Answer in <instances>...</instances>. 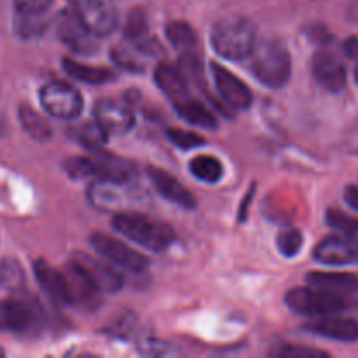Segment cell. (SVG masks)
I'll use <instances>...</instances> for the list:
<instances>
[{
	"instance_id": "1",
	"label": "cell",
	"mask_w": 358,
	"mask_h": 358,
	"mask_svg": "<svg viewBox=\"0 0 358 358\" xmlns=\"http://www.w3.org/2000/svg\"><path fill=\"white\" fill-rule=\"evenodd\" d=\"M250 70L264 86H285L292 73V58L282 38L275 35L257 38L250 52Z\"/></svg>"
},
{
	"instance_id": "2",
	"label": "cell",
	"mask_w": 358,
	"mask_h": 358,
	"mask_svg": "<svg viewBox=\"0 0 358 358\" xmlns=\"http://www.w3.org/2000/svg\"><path fill=\"white\" fill-rule=\"evenodd\" d=\"M257 42V30L248 17L229 16L213 27L212 45L226 59H245Z\"/></svg>"
},
{
	"instance_id": "3",
	"label": "cell",
	"mask_w": 358,
	"mask_h": 358,
	"mask_svg": "<svg viewBox=\"0 0 358 358\" xmlns=\"http://www.w3.org/2000/svg\"><path fill=\"white\" fill-rule=\"evenodd\" d=\"M112 224L122 236L152 252L166 250L175 240V233L170 226L159 220L149 219L142 213L121 212L114 217Z\"/></svg>"
},
{
	"instance_id": "4",
	"label": "cell",
	"mask_w": 358,
	"mask_h": 358,
	"mask_svg": "<svg viewBox=\"0 0 358 358\" xmlns=\"http://www.w3.org/2000/svg\"><path fill=\"white\" fill-rule=\"evenodd\" d=\"M287 306L297 315L310 318L329 317V315H341L352 310V301L341 294L327 292V290L317 289V287H306V289H294L285 297Z\"/></svg>"
},
{
	"instance_id": "5",
	"label": "cell",
	"mask_w": 358,
	"mask_h": 358,
	"mask_svg": "<svg viewBox=\"0 0 358 358\" xmlns=\"http://www.w3.org/2000/svg\"><path fill=\"white\" fill-rule=\"evenodd\" d=\"M65 170L72 177H91L98 182L126 184L135 173V168L114 156H77L65 161Z\"/></svg>"
},
{
	"instance_id": "6",
	"label": "cell",
	"mask_w": 358,
	"mask_h": 358,
	"mask_svg": "<svg viewBox=\"0 0 358 358\" xmlns=\"http://www.w3.org/2000/svg\"><path fill=\"white\" fill-rule=\"evenodd\" d=\"M80 23L94 35L105 37L117 28L119 16L112 0H70Z\"/></svg>"
},
{
	"instance_id": "7",
	"label": "cell",
	"mask_w": 358,
	"mask_h": 358,
	"mask_svg": "<svg viewBox=\"0 0 358 358\" xmlns=\"http://www.w3.org/2000/svg\"><path fill=\"white\" fill-rule=\"evenodd\" d=\"M91 245L94 250L101 255L107 262L112 266L126 269L131 273H142L149 268V259L140 252L133 250L126 243H122L117 238L110 236V234L94 233L91 236Z\"/></svg>"
},
{
	"instance_id": "8",
	"label": "cell",
	"mask_w": 358,
	"mask_h": 358,
	"mask_svg": "<svg viewBox=\"0 0 358 358\" xmlns=\"http://www.w3.org/2000/svg\"><path fill=\"white\" fill-rule=\"evenodd\" d=\"M41 105L51 117L76 119L83 112V98L65 83H48L41 90Z\"/></svg>"
},
{
	"instance_id": "9",
	"label": "cell",
	"mask_w": 358,
	"mask_h": 358,
	"mask_svg": "<svg viewBox=\"0 0 358 358\" xmlns=\"http://www.w3.org/2000/svg\"><path fill=\"white\" fill-rule=\"evenodd\" d=\"M315 261L325 266L358 264V238L350 234H331L315 247Z\"/></svg>"
},
{
	"instance_id": "10",
	"label": "cell",
	"mask_w": 358,
	"mask_h": 358,
	"mask_svg": "<svg viewBox=\"0 0 358 358\" xmlns=\"http://www.w3.org/2000/svg\"><path fill=\"white\" fill-rule=\"evenodd\" d=\"M41 322V310L24 299L0 301V332H28Z\"/></svg>"
},
{
	"instance_id": "11",
	"label": "cell",
	"mask_w": 358,
	"mask_h": 358,
	"mask_svg": "<svg viewBox=\"0 0 358 358\" xmlns=\"http://www.w3.org/2000/svg\"><path fill=\"white\" fill-rule=\"evenodd\" d=\"M313 77L329 93H341L346 87V69L334 51L322 49L313 56Z\"/></svg>"
},
{
	"instance_id": "12",
	"label": "cell",
	"mask_w": 358,
	"mask_h": 358,
	"mask_svg": "<svg viewBox=\"0 0 358 358\" xmlns=\"http://www.w3.org/2000/svg\"><path fill=\"white\" fill-rule=\"evenodd\" d=\"M94 121L96 124L110 135H126L135 124V115L128 105L117 100H100L94 105Z\"/></svg>"
},
{
	"instance_id": "13",
	"label": "cell",
	"mask_w": 358,
	"mask_h": 358,
	"mask_svg": "<svg viewBox=\"0 0 358 358\" xmlns=\"http://www.w3.org/2000/svg\"><path fill=\"white\" fill-rule=\"evenodd\" d=\"M212 73L213 83H215L219 96L222 98L224 103L229 105L234 110H245V108L250 107L252 93L240 77H236L233 72H229L224 66L217 65V63L212 65Z\"/></svg>"
},
{
	"instance_id": "14",
	"label": "cell",
	"mask_w": 358,
	"mask_h": 358,
	"mask_svg": "<svg viewBox=\"0 0 358 358\" xmlns=\"http://www.w3.org/2000/svg\"><path fill=\"white\" fill-rule=\"evenodd\" d=\"M56 31L65 45H69L76 52H87L94 51V35L80 23L79 17L76 16L73 10H62L56 16Z\"/></svg>"
},
{
	"instance_id": "15",
	"label": "cell",
	"mask_w": 358,
	"mask_h": 358,
	"mask_svg": "<svg viewBox=\"0 0 358 358\" xmlns=\"http://www.w3.org/2000/svg\"><path fill=\"white\" fill-rule=\"evenodd\" d=\"M304 331L311 332L320 338L332 339L341 343L358 341V322L355 318L339 317V315H329V317L315 318L311 324L304 327Z\"/></svg>"
},
{
	"instance_id": "16",
	"label": "cell",
	"mask_w": 358,
	"mask_h": 358,
	"mask_svg": "<svg viewBox=\"0 0 358 358\" xmlns=\"http://www.w3.org/2000/svg\"><path fill=\"white\" fill-rule=\"evenodd\" d=\"M72 262H76L86 273L87 278L94 283V287L100 292H117L121 289L122 280L117 275V271L112 268L110 262L98 261L87 254H76Z\"/></svg>"
},
{
	"instance_id": "17",
	"label": "cell",
	"mask_w": 358,
	"mask_h": 358,
	"mask_svg": "<svg viewBox=\"0 0 358 358\" xmlns=\"http://www.w3.org/2000/svg\"><path fill=\"white\" fill-rule=\"evenodd\" d=\"M63 276H65L66 289H69L70 303L87 308L96 306L101 292L94 287V283L87 278L86 273L76 262H69L66 269L63 271Z\"/></svg>"
},
{
	"instance_id": "18",
	"label": "cell",
	"mask_w": 358,
	"mask_h": 358,
	"mask_svg": "<svg viewBox=\"0 0 358 358\" xmlns=\"http://www.w3.org/2000/svg\"><path fill=\"white\" fill-rule=\"evenodd\" d=\"M149 173L150 182L156 187V191L163 196L164 199L171 201L173 205L182 206V208H194L196 199L184 185L178 180H175L170 173L159 170V168H149L147 170Z\"/></svg>"
},
{
	"instance_id": "19",
	"label": "cell",
	"mask_w": 358,
	"mask_h": 358,
	"mask_svg": "<svg viewBox=\"0 0 358 358\" xmlns=\"http://www.w3.org/2000/svg\"><path fill=\"white\" fill-rule=\"evenodd\" d=\"M34 273L37 282L41 283L42 290L49 296V299L55 301L56 304L72 306L63 271H58V269L51 268V266L45 264L44 261H35Z\"/></svg>"
},
{
	"instance_id": "20",
	"label": "cell",
	"mask_w": 358,
	"mask_h": 358,
	"mask_svg": "<svg viewBox=\"0 0 358 358\" xmlns=\"http://www.w3.org/2000/svg\"><path fill=\"white\" fill-rule=\"evenodd\" d=\"M306 282L308 285L327 290V292L341 294V296L358 292V276L352 275V273L313 271L308 275Z\"/></svg>"
},
{
	"instance_id": "21",
	"label": "cell",
	"mask_w": 358,
	"mask_h": 358,
	"mask_svg": "<svg viewBox=\"0 0 358 358\" xmlns=\"http://www.w3.org/2000/svg\"><path fill=\"white\" fill-rule=\"evenodd\" d=\"M154 79H156L157 87L163 91L168 96V100L171 103H178V101L189 98V86L185 77L182 76V72H178V69L171 65H159L154 73Z\"/></svg>"
},
{
	"instance_id": "22",
	"label": "cell",
	"mask_w": 358,
	"mask_h": 358,
	"mask_svg": "<svg viewBox=\"0 0 358 358\" xmlns=\"http://www.w3.org/2000/svg\"><path fill=\"white\" fill-rule=\"evenodd\" d=\"M175 110L178 112L180 117H184L185 121L192 122L196 126H201V128H217V119L201 101H198L196 98L189 96L185 100L178 101L173 105Z\"/></svg>"
},
{
	"instance_id": "23",
	"label": "cell",
	"mask_w": 358,
	"mask_h": 358,
	"mask_svg": "<svg viewBox=\"0 0 358 358\" xmlns=\"http://www.w3.org/2000/svg\"><path fill=\"white\" fill-rule=\"evenodd\" d=\"M63 69H65V72L69 73L70 77L86 84H103L114 77V73H112L110 70L101 69V66L84 65V63L76 62V59L72 58L63 59Z\"/></svg>"
},
{
	"instance_id": "24",
	"label": "cell",
	"mask_w": 358,
	"mask_h": 358,
	"mask_svg": "<svg viewBox=\"0 0 358 358\" xmlns=\"http://www.w3.org/2000/svg\"><path fill=\"white\" fill-rule=\"evenodd\" d=\"M20 121L24 131L31 138L38 140V142H44V140L51 138V126H49V122L42 115H38V112L28 107V105H23L20 108Z\"/></svg>"
},
{
	"instance_id": "25",
	"label": "cell",
	"mask_w": 358,
	"mask_h": 358,
	"mask_svg": "<svg viewBox=\"0 0 358 358\" xmlns=\"http://www.w3.org/2000/svg\"><path fill=\"white\" fill-rule=\"evenodd\" d=\"M191 173L198 180L206 182V184H215L222 178V163L213 156H198L191 161L189 166Z\"/></svg>"
},
{
	"instance_id": "26",
	"label": "cell",
	"mask_w": 358,
	"mask_h": 358,
	"mask_svg": "<svg viewBox=\"0 0 358 358\" xmlns=\"http://www.w3.org/2000/svg\"><path fill=\"white\" fill-rule=\"evenodd\" d=\"M166 37L175 49L185 52L191 51L196 45V42H198L196 31L185 21H171L166 27Z\"/></svg>"
},
{
	"instance_id": "27",
	"label": "cell",
	"mask_w": 358,
	"mask_h": 358,
	"mask_svg": "<svg viewBox=\"0 0 358 358\" xmlns=\"http://www.w3.org/2000/svg\"><path fill=\"white\" fill-rule=\"evenodd\" d=\"M72 136L77 142L83 143V145L90 147V149H98V147H101L108 140V135L96 124V121L73 126Z\"/></svg>"
},
{
	"instance_id": "28",
	"label": "cell",
	"mask_w": 358,
	"mask_h": 358,
	"mask_svg": "<svg viewBox=\"0 0 358 358\" xmlns=\"http://www.w3.org/2000/svg\"><path fill=\"white\" fill-rule=\"evenodd\" d=\"M327 224L332 229L339 231L343 234H350V236L358 238V219L348 215V213L341 212L338 208H331L327 212Z\"/></svg>"
},
{
	"instance_id": "29",
	"label": "cell",
	"mask_w": 358,
	"mask_h": 358,
	"mask_svg": "<svg viewBox=\"0 0 358 358\" xmlns=\"http://www.w3.org/2000/svg\"><path fill=\"white\" fill-rule=\"evenodd\" d=\"M45 28V21L42 20V14H28L17 13L16 10V31L23 38H30L34 35L42 34Z\"/></svg>"
},
{
	"instance_id": "30",
	"label": "cell",
	"mask_w": 358,
	"mask_h": 358,
	"mask_svg": "<svg viewBox=\"0 0 358 358\" xmlns=\"http://www.w3.org/2000/svg\"><path fill=\"white\" fill-rule=\"evenodd\" d=\"M147 31H149V28H147L145 14H143L142 10H135V13L129 14L124 27L126 37H128L131 42H135V44L140 45L143 41L149 38L147 37Z\"/></svg>"
},
{
	"instance_id": "31",
	"label": "cell",
	"mask_w": 358,
	"mask_h": 358,
	"mask_svg": "<svg viewBox=\"0 0 358 358\" xmlns=\"http://www.w3.org/2000/svg\"><path fill=\"white\" fill-rule=\"evenodd\" d=\"M276 247L285 257H296L303 247V234L299 229H285L276 238Z\"/></svg>"
},
{
	"instance_id": "32",
	"label": "cell",
	"mask_w": 358,
	"mask_h": 358,
	"mask_svg": "<svg viewBox=\"0 0 358 358\" xmlns=\"http://www.w3.org/2000/svg\"><path fill=\"white\" fill-rule=\"evenodd\" d=\"M166 135L175 145L180 147V149L184 150L194 149V147L203 145V143H205V138H203V136L196 135V133L192 131H185V129H180V128H168Z\"/></svg>"
},
{
	"instance_id": "33",
	"label": "cell",
	"mask_w": 358,
	"mask_h": 358,
	"mask_svg": "<svg viewBox=\"0 0 358 358\" xmlns=\"http://www.w3.org/2000/svg\"><path fill=\"white\" fill-rule=\"evenodd\" d=\"M275 357L280 358H325L329 357L325 352L315 348H304V346H283L276 350Z\"/></svg>"
},
{
	"instance_id": "34",
	"label": "cell",
	"mask_w": 358,
	"mask_h": 358,
	"mask_svg": "<svg viewBox=\"0 0 358 358\" xmlns=\"http://www.w3.org/2000/svg\"><path fill=\"white\" fill-rule=\"evenodd\" d=\"M51 2L52 0H14V6H16L17 13L44 14Z\"/></svg>"
},
{
	"instance_id": "35",
	"label": "cell",
	"mask_w": 358,
	"mask_h": 358,
	"mask_svg": "<svg viewBox=\"0 0 358 358\" xmlns=\"http://www.w3.org/2000/svg\"><path fill=\"white\" fill-rule=\"evenodd\" d=\"M140 352L143 355H150V357H164V355H170V345L163 341H157V339H145L138 345Z\"/></svg>"
},
{
	"instance_id": "36",
	"label": "cell",
	"mask_w": 358,
	"mask_h": 358,
	"mask_svg": "<svg viewBox=\"0 0 358 358\" xmlns=\"http://www.w3.org/2000/svg\"><path fill=\"white\" fill-rule=\"evenodd\" d=\"M114 59L119 66H124L126 70H133V72H135V70H142V66L136 62V58H133V56L129 55V51H126V49H115Z\"/></svg>"
},
{
	"instance_id": "37",
	"label": "cell",
	"mask_w": 358,
	"mask_h": 358,
	"mask_svg": "<svg viewBox=\"0 0 358 358\" xmlns=\"http://www.w3.org/2000/svg\"><path fill=\"white\" fill-rule=\"evenodd\" d=\"M345 199L353 210L358 212V185H348L345 189Z\"/></svg>"
},
{
	"instance_id": "38",
	"label": "cell",
	"mask_w": 358,
	"mask_h": 358,
	"mask_svg": "<svg viewBox=\"0 0 358 358\" xmlns=\"http://www.w3.org/2000/svg\"><path fill=\"white\" fill-rule=\"evenodd\" d=\"M346 145H348L350 152L358 154V124L353 126L346 135Z\"/></svg>"
},
{
	"instance_id": "39",
	"label": "cell",
	"mask_w": 358,
	"mask_h": 358,
	"mask_svg": "<svg viewBox=\"0 0 358 358\" xmlns=\"http://www.w3.org/2000/svg\"><path fill=\"white\" fill-rule=\"evenodd\" d=\"M345 55L348 58H352L353 62L358 59V38L357 37H350L348 41L345 42Z\"/></svg>"
},
{
	"instance_id": "40",
	"label": "cell",
	"mask_w": 358,
	"mask_h": 358,
	"mask_svg": "<svg viewBox=\"0 0 358 358\" xmlns=\"http://www.w3.org/2000/svg\"><path fill=\"white\" fill-rule=\"evenodd\" d=\"M7 275H9V273H7L6 271V269H0V287H2L3 285V283H6L7 282Z\"/></svg>"
},
{
	"instance_id": "41",
	"label": "cell",
	"mask_w": 358,
	"mask_h": 358,
	"mask_svg": "<svg viewBox=\"0 0 358 358\" xmlns=\"http://www.w3.org/2000/svg\"><path fill=\"white\" fill-rule=\"evenodd\" d=\"M357 65H355V80H357V83H358V59H357Z\"/></svg>"
},
{
	"instance_id": "42",
	"label": "cell",
	"mask_w": 358,
	"mask_h": 358,
	"mask_svg": "<svg viewBox=\"0 0 358 358\" xmlns=\"http://www.w3.org/2000/svg\"><path fill=\"white\" fill-rule=\"evenodd\" d=\"M3 355V352H2V350H0V357H2Z\"/></svg>"
}]
</instances>
